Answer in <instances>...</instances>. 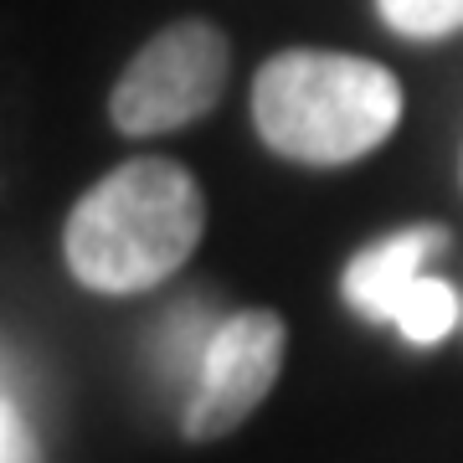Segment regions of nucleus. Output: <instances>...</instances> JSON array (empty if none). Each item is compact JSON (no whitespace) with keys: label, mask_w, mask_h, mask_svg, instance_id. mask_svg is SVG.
<instances>
[{"label":"nucleus","mask_w":463,"mask_h":463,"mask_svg":"<svg viewBox=\"0 0 463 463\" xmlns=\"http://www.w3.org/2000/svg\"><path fill=\"white\" fill-rule=\"evenodd\" d=\"M206 201L175 160H129L103 175L67 216V268L99 294H139L196 252Z\"/></svg>","instance_id":"obj_1"},{"label":"nucleus","mask_w":463,"mask_h":463,"mask_svg":"<svg viewBox=\"0 0 463 463\" xmlns=\"http://www.w3.org/2000/svg\"><path fill=\"white\" fill-rule=\"evenodd\" d=\"M402 83L350 52H279L252 78V124L268 149L304 165L361 160L397 129Z\"/></svg>","instance_id":"obj_2"},{"label":"nucleus","mask_w":463,"mask_h":463,"mask_svg":"<svg viewBox=\"0 0 463 463\" xmlns=\"http://www.w3.org/2000/svg\"><path fill=\"white\" fill-rule=\"evenodd\" d=\"M232 72V47L212 21H175L129 57L109 93V118L118 134H170L212 114Z\"/></svg>","instance_id":"obj_3"},{"label":"nucleus","mask_w":463,"mask_h":463,"mask_svg":"<svg viewBox=\"0 0 463 463\" xmlns=\"http://www.w3.org/2000/svg\"><path fill=\"white\" fill-rule=\"evenodd\" d=\"M283 365V319L268 309H242V315L222 319L206 365H201L196 397L185 407L181 428L196 443H212L232 432L258 402L273 392Z\"/></svg>","instance_id":"obj_4"},{"label":"nucleus","mask_w":463,"mask_h":463,"mask_svg":"<svg viewBox=\"0 0 463 463\" xmlns=\"http://www.w3.org/2000/svg\"><path fill=\"white\" fill-rule=\"evenodd\" d=\"M443 242H448L443 227H412V232H397V237L376 242V248H365L345 268V298L365 319H392L397 315V298L422 279L417 268L428 263Z\"/></svg>","instance_id":"obj_5"},{"label":"nucleus","mask_w":463,"mask_h":463,"mask_svg":"<svg viewBox=\"0 0 463 463\" xmlns=\"http://www.w3.org/2000/svg\"><path fill=\"white\" fill-rule=\"evenodd\" d=\"M216 330H222V325H216V315L201 298L175 304V315L160 319V330L149 340V365H155V376L165 381V386H196Z\"/></svg>","instance_id":"obj_6"},{"label":"nucleus","mask_w":463,"mask_h":463,"mask_svg":"<svg viewBox=\"0 0 463 463\" xmlns=\"http://www.w3.org/2000/svg\"><path fill=\"white\" fill-rule=\"evenodd\" d=\"M397 330L412 340V345H432V340H443L453 330V319H458V298L453 288L438 279H417L407 294L397 298Z\"/></svg>","instance_id":"obj_7"},{"label":"nucleus","mask_w":463,"mask_h":463,"mask_svg":"<svg viewBox=\"0 0 463 463\" xmlns=\"http://www.w3.org/2000/svg\"><path fill=\"white\" fill-rule=\"evenodd\" d=\"M376 5H381V21L392 32L412 36V42L463 32V0H376Z\"/></svg>","instance_id":"obj_8"},{"label":"nucleus","mask_w":463,"mask_h":463,"mask_svg":"<svg viewBox=\"0 0 463 463\" xmlns=\"http://www.w3.org/2000/svg\"><path fill=\"white\" fill-rule=\"evenodd\" d=\"M0 448H5V463H42V448H36L32 422L16 397H5V407H0Z\"/></svg>","instance_id":"obj_9"}]
</instances>
